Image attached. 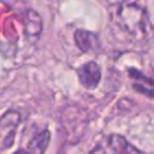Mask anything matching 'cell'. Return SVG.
Returning <instances> with one entry per match:
<instances>
[{
  "instance_id": "4",
  "label": "cell",
  "mask_w": 154,
  "mask_h": 154,
  "mask_svg": "<svg viewBox=\"0 0 154 154\" xmlns=\"http://www.w3.org/2000/svg\"><path fill=\"white\" fill-rule=\"evenodd\" d=\"M81 84L87 89H93L97 87L101 79V70L99 65L94 61H89L82 65L77 71Z\"/></svg>"
},
{
  "instance_id": "5",
  "label": "cell",
  "mask_w": 154,
  "mask_h": 154,
  "mask_svg": "<svg viewBox=\"0 0 154 154\" xmlns=\"http://www.w3.org/2000/svg\"><path fill=\"white\" fill-rule=\"evenodd\" d=\"M49 132L48 131H42L37 134L29 143L28 146V152L30 154H43L47 144L49 142Z\"/></svg>"
},
{
  "instance_id": "3",
  "label": "cell",
  "mask_w": 154,
  "mask_h": 154,
  "mask_svg": "<svg viewBox=\"0 0 154 154\" xmlns=\"http://www.w3.org/2000/svg\"><path fill=\"white\" fill-rule=\"evenodd\" d=\"M89 154H140L138 150L119 135L103 137Z\"/></svg>"
},
{
  "instance_id": "7",
  "label": "cell",
  "mask_w": 154,
  "mask_h": 154,
  "mask_svg": "<svg viewBox=\"0 0 154 154\" xmlns=\"http://www.w3.org/2000/svg\"><path fill=\"white\" fill-rule=\"evenodd\" d=\"M76 43L82 51H89L93 47V35L85 31H77L76 32Z\"/></svg>"
},
{
  "instance_id": "6",
  "label": "cell",
  "mask_w": 154,
  "mask_h": 154,
  "mask_svg": "<svg viewBox=\"0 0 154 154\" xmlns=\"http://www.w3.org/2000/svg\"><path fill=\"white\" fill-rule=\"evenodd\" d=\"M130 73L135 81V85L138 88L140 91L146 93L148 95H154V83L150 79H148L146 76H143L142 73H140L135 70H131Z\"/></svg>"
},
{
  "instance_id": "1",
  "label": "cell",
  "mask_w": 154,
  "mask_h": 154,
  "mask_svg": "<svg viewBox=\"0 0 154 154\" xmlns=\"http://www.w3.org/2000/svg\"><path fill=\"white\" fill-rule=\"evenodd\" d=\"M120 24L123 29L131 36L137 38L142 37L147 32V19L144 10L138 4L129 2L124 4L119 11Z\"/></svg>"
},
{
  "instance_id": "8",
  "label": "cell",
  "mask_w": 154,
  "mask_h": 154,
  "mask_svg": "<svg viewBox=\"0 0 154 154\" xmlns=\"http://www.w3.org/2000/svg\"><path fill=\"white\" fill-rule=\"evenodd\" d=\"M13 154H30V153H29L28 150H26V152H25V150H17V152H14Z\"/></svg>"
},
{
  "instance_id": "2",
  "label": "cell",
  "mask_w": 154,
  "mask_h": 154,
  "mask_svg": "<svg viewBox=\"0 0 154 154\" xmlns=\"http://www.w3.org/2000/svg\"><path fill=\"white\" fill-rule=\"evenodd\" d=\"M63 128L66 136L78 140L83 136V132L87 128V114L83 109L72 106L67 107L63 114Z\"/></svg>"
}]
</instances>
